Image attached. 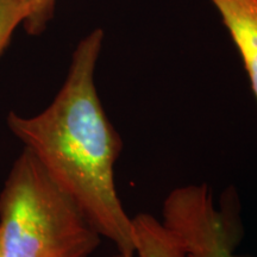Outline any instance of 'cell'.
Wrapping results in <instances>:
<instances>
[{
	"mask_svg": "<svg viewBox=\"0 0 257 257\" xmlns=\"http://www.w3.org/2000/svg\"><path fill=\"white\" fill-rule=\"evenodd\" d=\"M104 40L95 29L79 42L68 74L41 113L8 115V126L55 184L118 252L135 255L133 220L118 197L114 166L123 141L105 113L94 73Z\"/></svg>",
	"mask_w": 257,
	"mask_h": 257,
	"instance_id": "1",
	"label": "cell"
},
{
	"mask_svg": "<svg viewBox=\"0 0 257 257\" xmlns=\"http://www.w3.org/2000/svg\"><path fill=\"white\" fill-rule=\"evenodd\" d=\"M5 257H89L101 236L28 149L0 192Z\"/></svg>",
	"mask_w": 257,
	"mask_h": 257,
	"instance_id": "2",
	"label": "cell"
},
{
	"mask_svg": "<svg viewBox=\"0 0 257 257\" xmlns=\"http://www.w3.org/2000/svg\"><path fill=\"white\" fill-rule=\"evenodd\" d=\"M163 224L188 257H240L234 253L240 229L231 213L217 208L207 185H187L167 195Z\"/></svg>",
	"mask_w": 257,
	"mask_h": 257,
	"instance_id": "3",
	"label": "cell"
},
{
	"mask_svg": "<svg viewBox=\"0 0 257 257\" xmlns=\"http://www.w3.org/2000/svg\"><path fill=\"white\" fill-rule=\"evenodd\" d=\"M236 44L257 99V0H210Z\"/></svg>",
	"mask_w": 257,
	"mask_h": 257,
	"instance_id": "4",
	"label": "cell"
},
{
	"mask_svg": "<svg viewBox=\"0 0 257 257\" xmlns=\"http://www.w3.org/2000/svg\"><path fill=\"white\" fill-rule=\"evenodd\" d=\"M57 0H0V57L8 48L18 24L37 36L54 17Z\"/></svg>",
	"mask_w": 257,
	"mask_h": 257,
	"instance_id": "5",
	"label": "cell"
},
{
	"mask_svg": "<svg viewBox=\"0 0 257 257\" xmlns=\"http://www.w3.org/2000/svg\"><path fill=\"white\" fill-rule=\"evenodd\" d=\"M133 220L135 257H188L168 227L149 213Z\"/></svg>",
	"mask_w": 257,
	"mask_h": 257,
	"instance_id": "6",
	"label": "cell"
},
{
	"mask_svg": "<svg viewBox=\"0 0 257 257\" xmlns=\"http://www.w3.org/2000/svg\"><path fill=\"white\" fill-rule=\"evenodd\" d=\"M0 257L4 256V249H3V242H2V234H0Z\"/></svg>",
	"mask_w": 257,
	"mask_h": 257,
	"instance_id": "7",
	"label": "cell"
},
{
	"mask_svg": "<svg viewBox=\"0 0 257 257\" xmlns=\"http://www.w3.org/2000/svg\"><path fill=\"white\" fill-rule=\"evenodd\" d=\"M113 257H135V256H128V255H124V253H120V252H118L117 255H114Z\"/></svg>",
	"mask_w": 257,
	"mask_h": 257,
	"instance_id": "8",
	"label": "cell"
}]
</instances>
